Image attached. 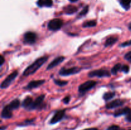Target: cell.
<instances>
[{"instance_id":"6da1fadb","label":"cell","mask_w":131,"mask_h":130,"mask_svg":"<svg viewBox=\"0 0 131 130\" xmlns=\"http://www.w3.org/2000/svg\"><path fill=\"white\" fill-rule=\"evenodd\" d=\"M47 59H48V57H46V56H43V57L37 59L31 64L29 65L24 70L23 73V76H28L35 73L47 61Z\"/></svg>"},{"instance_id":"7a4b0ae2","label":"cell","mask_w":131,"mask_h":130,"mask_svg":"<svg viewBox=\"0 0 131 130\" xmlns=\"http://www.w3.org/2000/svg\"><path fill=\"white\" fill-rule=\"evenodd\" d=\"M81 70V68L79 67H72L70 68H62L60 70L59 74L61 76H69V75H75L79 73Z\"/></svg>"},{"instance_id":"3957f363","label":"cell","mask_w":131,"mask_h":130,"mask_svg":"<svg viewBox=\"0 0 131 130\" xmlns=\"http://www.w3.org/2000/svg\"><path fill=\"white\" fill-rule=\"evenodd\" d=\"M18 75V71H13L12 73H10V75H8V76L2 82L1 84V89H5V88L8 87L10 84L12 83V82L14 81L15 79V78Z\"/></svg>"},{"instance_id":"277c9868","label":"cell","mask_w":131,"mask_h":130,"mask_svg":"<svg viewBox=\"0 0 131 130\" xmlns=\"http://www.w3.org/2000/svg\"><path fill=\"white\" fill-rule=\"evenodd\" d=\"M63 24V22L61 19H54L49 22L47 27L51 31H58L62 27Z\"/></svg>"},{"instance_id":"5b68a950","label":"cell","mask_w":131,"mask_h":130,"mask_svg":"<svg viewBox=\"0 0 131 130\" xmlns=\"http://www.w3.org/2000/svg\"><path fill=\"white\" fill-rule=\"evenodd\" d=\"M96 84H97V82L95 81H93V80H88V81L85 82L84 83L79 85V92L81 93H86V92L88 91L92 88L94 87Z\"/></svg>"},{"instance_id":"8992f818","label":"cell","mask_w":131,"mask_h":130,"mask_svg":"<svg viewBox=\"0 0 131 130\" xmlns=\"http://www.w3.org/2000/svg\"><path fill=\"white\" fill-rule=\"evenodd\" d=\"M89 77H106V76H110V73L107 70H104V69H100V70H96L94 71H92L88 73Z\"/></svg>"},{"instance_id":"52a82bcc","label":"cell","mask_w":131,"mask_h":130,"mask_svg":"<svg viewBox=\"0 0 131 130\" xmlns=\"http://www.w3.org/2000/svg\"><path fill=\"white\" fill-rule=\"evenodd\" d=\"M37 35L34 32L28 31L24 35V42L26 44H34L37 41Z\"/></svg>"},{"instance_id":"ba28073f","label":"cell","mask_w":131,"mask_h":130,"mask_svg":"<svg viewBox=\"0 0 131 130\" xmlns=\"http://www.w3.org/2000/svg\"><path fill=\"white\" fill-rule=\"evenodd\" d=\"M65 114V110H60L57 111L56 113H54L52 118L51 119L50 121V123L54 124L57 122H60L61 119L64 117Z\"/></svg>"},{"instance_id":"9c48e42d","label":"cell","mask_w":131,"mask_h":130,"mask_svg":"<svg viewBox=\"0 0 131 130\" xmlns=\"http://www.w3.org/2000/svg\"><path fill=\"white\" fill-rule=\"evenodd\" d=\"M44 94L39 96L35 100L33 101V103H32V105H31V107H29V108L28 110H35L37 109V108H40L41 106L42 105V103H43V101L44 99Z\"/></svg>"},{"instance_id":"30bf717a","label":"cell","mask_w":131,"mask_h":130,"mask_svg":"<svg viewBox=\"0 0 131 130\" xmlns=\"http://www.w3.org/2000/svg\"><path fill=\"white\" fill-rule=\"evenodd\" d=\"M64 59H65V57H64L63 56H59V57L55 58L52 62H50V63L49 64L48 66H47V70H51V69L57 66L58 65L60 64L61 62H62L63 61H64Z\"/></svg>"},{"instance_id":"8fae6325","label":"cell","mask_w":131,"mask_h":130,"mask_svg":"<svg viewBox=\"0 0 131 130\" xmlns=\"http://www.w3.org/2000/svg\"><path fill=\"white\" fill-rule=\"evenodd\" d=\"M124 104V101L121 100V99H115V100H113L107 103L106 105V107L107 109H112V108H115L116 107L122 106Z\"/></svg>"},{"instance_id":"7c38bea8","label":"cell","mask_w":131,"mask_h":130,"mask_svg":"<svg viewBox=\"0 0 131 130\" xmlns=\"http://www.w3.org/2000/svg\"><path fill=\"white\" fill-rule=\"evenodd\" d=\"M46 82L44 80H33L29 82V84L26 87V89H32L34 88H37L42 85Z\"/></svg>"},{"instance_id":"4fadbf2b","label":"cell","mask_w":131,"mask_h":130,"mask_svg":"<svg viewBox=\"0 0 131 130\" xmlns=\"http://www.w3.org/2000/svg\"><path fill=\"white\" fill-rule=\"evenodd\" d=\"M1 117L4 119H10L12 117V110L10 108L8 105L5 106L1 112Z\"/></svg>"},{"instance_id":"5bb4252c","label":"cell","mask_w":131,"mask_h":130,"mask_svg":"<svg viewBox=\"0 0 131 130\" xmlns=\"http://www.w3.org/2000/svg\"><path fill=\"white\" fill-rule=\"evenodd\" d=\"M37 5L39 7H51L53 5L52 0H38L37 2Z\"/></svg>"},{"instance_id":"9a60e30c","label":"cell","mask_w":131,"mask_h":130,"mask_svg":"<svg viewBox=\"0 0 131 130\" xmlns=\"http://www.w3.org/2000/svg\"><path fill=\"white\" fill-rule=\"evenodd\" d=\"M131 112V109L129 107H125V108H121L114 113V116L115 117H118V116L122 115H127Z\"/></svg>"},{"instance_id":"2e32d148","label":"cell","mask_w":131,"mask_h":130,"mask_svg":"<svg viewBox=\"0 0 131 130\" xmlns=\"http://www.w3.org/2000/svg\"><path fill=\"white\" fill-rule=\"evenodd\" d=\"M33 99H32L31 97L30 96H27L25 99H24V101H23V103H22V105L24 108H28L29 109V107H31V105L33 103Z\"/></svg>"},{"instance_id":"e0dca14e","label":"cell","mask_w":131,"mask_h":130,"mask_svg":"<svg viewBox=\"0 0 131 130\" xmlns=\"http://www.w3.org/2000/svg\"><path fill=\"white\" fill-rule=\"evenodd\" d=\"M64 11H65V13L66 14L71 15V14H74V13L78 11V8L75 7V6H73V5H69V6L65 8Z\"/></svg>"},{"instance_id":"ac0fdd59","label":"cell","mask_w":131,"mask_h":130,"mask_svg":"<svg viewBox=\"0 0 131 130\" xmlns=\"http://www.w3.org/2000/svg\"><path fill=\"white\" fill-rule=\"evenodd\" d=\"M118 41V38L116 36H110L106 40L105 42V47H109L112 45L115 44Z\"/></svg>"},{"instance_id":"d6986e66","label":"cell","mask_w":131,"mask_h":130,"mask_svg":"<svg viewBox=\"0 0 131 130\" xmlns=\"http://www.w3.org/2000/svg\"><path fill=\"white\" fill-rule=\"evenodd\" d=\"M8 107H10V109L12 110L15 109H17L19 107H20V101L18 99H15L14 100H13L11 103H10L9 105H8Z\"/></svg>"},{"instance_id":"ffe728a7","label":"cell","mask_w":131,"mask_h":130,"mask_svg":"<svg viewBox=\"0 0 131 130\" xmlns=\"http://www.w3.org/2000/svg\"><path fill=\"white\" fill-rule=\"evenodd\" d=\"M119 3L125 10H128L130 8L131 0H119Z\"/></svg>"},{"instance_id":"44dd1931","label":"cell","mask_w":131,"mask_h":130,"mask_svg":"<svg viewBox=\"0 0 131 130\" xmlns=\"http://www.w3.org/2000/svg\"><path fill=\"white\" fill-rule=\"evenodd\" d=\"M97 25V22L95 20H88V21L85 22L83 23V26L84 28H92V27H95Z\"/></svg>"},{"instance_id":"7402d4cb","label":"cell","mask_w":131,"mask_h":130,"mask_svg":"<svg viewBox=\"0 0 131 130\" xmlns=\"http://www.w3.org/2000/svg\"><path fill=\"white\" fill-rule=\"evenodd\" d=\"M122 69V64L120 63H118L115 64L111 69V73L114 75H116Z\"/></svg>"},{"instance_id":"603a6c76","label":"cell","mask_w":131,"mask_h":130,"mask_svg":"<svg viewBox=\"0 0 131 130\" xmlns=\"http://www.w3.org/2000/svg\"><path fill=\"white\" fill-rule=\"evenodd\" d=\"M115 96V92H107L103 96V99L106 101H109L113 98Z\"/></svg>"},{"instance_id":"cb8c5ba5","label":"cell","mask_w":131,"mask_h":130,"mask_svg":"<svg viewBox=\"0 0 131 130\" xmlns=\"http://www.w3.org/2000/svg\"><path fill=\"white\" fill-rule=\"evenodd\" d=\"M88 10H89V6H88V5H86V6H85L83 8V10H82L81 11V12L79 13V15H78V17L85 16L87 14V13L88 12Z\"/></svg>"},{"instance_id":"d4e9b609","label":"cell","mask_w":131,"mask_h":130,"mask_svg":"<svg viewBox=\"0 0 131 130\" xmlns=\"http://www.w3.org/2000/svg\"><path fill=\"white\" fill-rule=\"evenodd\" d=\"M54 83L56 85H59L60 87L64 86V85H67L68 84L67 81H65V80H54Z\"/></svg>"},{"instance_id":"484cf974","label":"cell","mask_w":131,"mask_h":130,"mask_svg":"<svg viewBox=\"0 0 131 130\" xmlns=\"http://www.w3.org/2000/svg\"><path fill=\"white\" fill-rule=\"evenodd\" d=\"M122 71L123 72H124L125 73H127L129 71V66L128 65H123V66H122Z\"/></svg>"},{"instance_id":"4316f807","label":"cell","mask_w":131,"mask_h":130,"mask_svg":"<svg viewBox=\"0 0 131 130\" xmlns=\"http://www.w3.org/2000/svg\"><path fill=\"white\" fill-rule=\"evenodd\" d=\"M124 58H125L127 61H129V62H131V50L129 51V52H127V53L125 55Z\"/></svg>"},{"instance_id":"83f0119b","label":"cell","mask_w":131,"mask_h":130,"mask_svg":"<svg viewBox=\"0 0 131 130\" xmlns=\"http://www.w3.org/2000/svg\"><path fill=\"white\" fill-rule=\"evenodd\" d=\"M120 128L118 126L116 125H113L107 128V130H120Z\"/></svg>"},{"instance_id":"f1b7e54d","label":"cell","mask_w":131,"mask_h":130,"mask_svg":"<svg viewBox=\"0 0 131 130\" xmlns=\"http://www.w3.org/2000/svg\"><path fill=\"white\" fill-rule=\"evenodd\" d=\"M131 45V40L129 41H127V42H124V43H122L120 45V47H127V46H130Z\"/></svg>"},{"instance_id":"f546056e","label":"cell","mask_w":131,"mask_h":130,"mask_svg":"<svg viewBox=\"0 0 131 130\" xmlns=\"http://www.w3.org/2000/svg\"><path fill=\"white\" fill-rule=\"evenodd\" d=\"M70 99V96H66L65 98H64L63 99V103H65V104H67V103H69Z\"/></svg>"},{"instance_id":"4dcf8cb0","label":"cell","mask_w":131,"mask_h":130,"mask_svg":"<svg viewBox=\"0 0 131 130\" xmlns=\"http://www.w3.org/2000/svg\"><path fill=\"white\" fill-rule=\"evenodd\" d=\"M125 119H126L127 121H129V122H131V112L130 113H129L128 114L126 115Z\"/></svg>"},{"instance_id":"1f68e13d","label":"cell","mask_w":131,"mask_h":130,"mask_svg":"<svg viewBox=\"0 0 131 130\" xmlns=\"http://www.w3.org/2000/svg\"><path fill=\"white\" fill-rule=\"evenodd\" d=\"M5 58H4V57L3 56H0V66H2L3 64H4V62H5Z\"/></svg>"},{"instance_id":"d6a6232c","label":"cell","mask_w":131,"mask_h":130,"mask_svg":"<svg viewBox=\"0 0 131 130\" xmlns=\"http://www.w3.org/2000/svg\"><path fill=\"white\" fill-rule=\"evenodd\" d=\"M84 130H98L97 128H88V129H85Z\"/></svg>"},{"instance_id":"836d02e7","label":"cell","mask_w":131,"mask_h":130,"mask_svg":"<svg viewBox=\"0 0 131 130\" xmlns=\"http://www.w3.org/2000/svg\"><path fill=\"white\" fill-rule=\"evenodd\" d=\"M69 1L72 3H75V2H77L78 1H79V0H69Z\"/></svg>"},{"instance_id":"e575fe53","label":"cell","mask_w":131,"mask_h":130,"mask_svg":"<svg viewBox=\"0 0 131 130\" xmlns=\"http://www.w3.org/2000/svg\"><path fill=\"white\" fill-rule=\"evenodd\" d=\"M129 29L131 31V23H130V24H129Z\"/></svg>"},{"instance_id":"d590c367","label":"cell","mask_w":131,"mask_h":130,"mask_svg":"<svg viewBox=\"0 0 131 130\" xmlns=\"http://www.w3.org/2000/svg\"><path fill=\"white\" fill-rule=\"evenodd\" d=\"M129 130H131V129H129Z\"/></svg>"},{"instance_id":"8d00e7d4","label":"cell","mask_w":131,"mask_h":130,"mask_svg":"<svg viewBox=\"0 0 131 130\" xmlns=\"http://www.w3.org/2000/svg\"></svg>"}]
</instances>
